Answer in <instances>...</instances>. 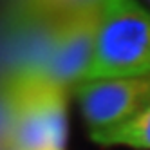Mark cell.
Wrapping results in <instances>:
<instances>
[{"label":"cell","instance_id":"obj_1","mask_svg":"<svg viewBox=\"0 0 150 150\" xmlns=\"http://www.w3.org/2000/svg\"><path fill=\"white\" fill-rule=\"evenodd\" d=\"M11 112L9 146L16 150H65L67 89L40 72L11 71L0 81Z\"/></svg>","mask_w":150,"mask_h":150},{"label":"cell","instance_id":"obj_2","mask_svg":"<svg viewBox=\"0 0 150 150\" xmlns=\"http://www.w3.org/2000/svg\"><path fill=\"white\" fill-rule=\"evenodd\" d=\"M148 72L150 11L137 0H105L94 58L83 81L139 76Z\"/></svg>","mask_w":150,"mask_h":150},{"label":"cell","instance_id":"obj_3","mask_svg":"<svg viewBox=\"0 0 150 150\" xmlns=\"http://www.w3.org/2000/svg\"><path fill=\"white\" fill-rule=\"evenodd\" d=\"M89 136L120 125L150 105V72L83 81L74 87Z\"/></svg>","mask_w":150,"mask_h":150},{"label":"cell","instance_id":"obj_4","mask_svg":"<svg viewBox=\"0 0 150 150\" xmlns=\"http://www.w3.org/2000/svg\"><path fill=\"white\" fill-rule=\"evenodd\" d=\"M100 18L101 7H96L58 20L54 45L42 76L62 89L80 85L94 58Z\"/></svg>","mask_w":150,"mask_h":150},{"label":"cell","instance_id":"obj_5","mask_svg":"<svg viewBox=\"0 0 150 150\" xmlns=\"http://www.w3.org/2000/svg\"><path fill=\"white\" fill-rule=\"evenodd\" d=\"M105 0H6L4 20L9 27L45 24L101 7Z\"/></svg>","mask_w":150,"mask_h":150},{"label":"cell","instance_id":"obj_6","mask_svg":"<svg viewBox=\"0 0 150 150\" xmlns=\"http://www.w3.org/2000/svg\"><path fill=\"white\" fill-rule=\"evenodd\" d=\"M91 139L103 146L125 145L136 150H150V105L109 130L92 134Z\"/></svg>","mask_w":150,"mask_h":150},{"label":"cell","instance_id":"obj_7","mask_svg":"<svg viewBox=\"0 0 150 150\" xmlns=\"http://www.w3.org/2000/svg\"><path fill=\"white\" fill-rule=\"evenodd\" d=\"M4 150H16V148H13V146H7V148H4Z\"/></svg>","mask_w":150,"mask_h":150},{"label":"cell","instance_id":"obj_8","mask_svg":"<svg viewBox=\"0 0 150 150\" xmlns=\"http://www.w3.org/2000/svg\"><path fill=\"white\" fill-rule=\"evenodd\" d=\"M148 2H150V0H148Z\"/></svg>","mask_w":150,"mask_h":150}]
</instances>
